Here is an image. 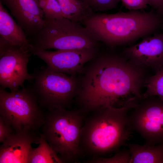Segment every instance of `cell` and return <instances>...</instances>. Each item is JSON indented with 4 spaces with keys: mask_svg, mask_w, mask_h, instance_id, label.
<instances>
[{
    "mask_svg": "<svg viewBox=\"0 0 163 163\" xmlns=\"http://www.w3.org/2000/svg\"><path fill=\"white\" fill-rule=\"evenodd\" d=\"M81 81L78 101L85 113L101 107L134 108L142 98L143 67L122 55L98 54Z\"/></svg>",
    "mask_w": 163,
    "mask_h": 163,
    "instance_id": "cell-1",
    "label": "cell"
},
{
    "mask_svg": "<svg viewBox=\"0 0 163 163\" xmlns=\"http://www.w3.org/2000/svg\"><path fill=\"white\" fill-rule=\"evenodd\" d=\"M129 110L126 107H104L86 117L79 143L81 156H90V161L126 145L134 130L128 113Z\"/></svg>",
    "mask_w": 163,
    "mask_h": 163,
    "instance_id": "cell-2",
    "label": "cell"
},
{
    "mask_svg": "<svg viewBox=\"0 0 163 163\" xmlns=\"http://www.w3.org/2000/svg\"><path fill=\"white\" fill-rule=\"evenodd\" d=\"M163 22L157 12L139 10L112 14L94 12L81 24L99 41L114 47L150 35Z\"/></svg>",
    "mask_w": 163,
    "mask_h": 163,
    "instance_id": "cell-3",
    "label": "cell"
},
{
    "mask_svg": "<svg viewBox=\"0 0 163 163\" xmlns=\"http://www.w3.org/2000/svg\"><path fill=\"white\" fill-rule=\"evenodd\" d=\"M86 113L80 109L47 111L40 134L62 163L76 161L81 156L79 145Z\"/></svg>",
    "mask_w": 163,
    "mask_h": 163,
    "instance_id": "cell-4",
    "label": "cell"
},
{
    "mask_svg": "<svg viewBox=\"0 0 163 163\" xmlns=\"http://www.w3.org/2000/svg\"><path fill=\"white\" fill-rule=\"evenodd\" d=\"M29 40L32 54L37 50H75L98 47L99 42L81 24L64 17L45 18L41 30Z\"/></svg>",
    "mask_w": 163,
    "mask_h": 163,
    "instance_id": "cell-5",
    "label": "cell"
},
{
    "mask_svg": "<svg viewBox=\"0 0 163 163\" xmlns=\"http://www.w3.org/2000/svg\"><path fill=\"white\" fill-rule=\"evenodd\" d=\"M29 85L40 106L47 111L68 109L79 93L81 81L75 76L42 66L35 68Z\"/></svg>",
    "mask_w": 163,
    "mask_h": 163,
    "instance_id": "cell-6",
    "label": "cell"
},
{
    "mask_svg": "<svg viewBox=\"0 0 163 163\" xmlns=\"http://www.w3.org/2000/svg\"><path fill=\"white\" fill-rule=\"evenodd\" d=\"M29 85L8 92L0 87V117L15 132H38L46 113Z\"/></svg>",
    "mask_w": 163,
    "mask_h": 163,
    "instance_id": "cell-7",
    "label": "cell"
},
{
    "mask_svg": "<svg viewBox=\"0 0 163 163\" xmlns=\"http://www.w3.org/2000/svg\"><path fill=\"white\" fill-rule=\"evenodd\" d=\"M30 50L12 45L0 38V87L9 88L11 91L23 87L26 80L33 78L27 69Z\"/></svg>",
    "mask_w": 163,
    "mask_h": 163,
    "instance_id": "cell-8",
    "label": "cell"
},
{
    "mask_svg": "<svg viewBox=\"0 0 163 163\" xmlns=\"http://www.w3.org/2000/svg\"><path fill=\"white\" fill-rule=\"evenodd\" d=\"M130 115L133 130L146 144L163 143V100L156 96L142 98Z\"/></svg>",
    "mask_w": 163,
    "mask_h": 163,
    "instance_id": "cell-9",
    "label": "cell"
},
{
    "mask_svg": "<svg viewBox=\"0 0 163 163\" xmlns=\"http://www.w3.org/2000/svg\"><path fill=\"white\" fill-rule=\"evenodd\" d=\"M98 47L50 51L37 50L33 54L43 60L54 71L75 76L84 71V66L98 54Z\"/></svg>",
    "mask_w": 163,
    "mask_h": 163,
    "instance_id": "cell-10",
    "label": "cell"
},
{
    "mask_svg": "<svg viewBox=\"0 0 163 163\" xmlns=\"http://www.w3.org/2000/svg\"><path fill=\"white\" fill-rule=\"evenodd\" d=\"M10 11L28 40L35 36L43 25L45 17L37 0H0Z\"/></svg>",
    "mask_w": 163,
    "mask_h": 163,
    "instance_id": "cell-11",
    "label": "cell"
},
{
    "mask_svg": "<svg viewBox=\"0 0 163 163\" xmlns=\"http://www.w3.org/2000/svg\"><path fill=\"white\" fill-rule=\"evenodd\" d=\"M122 55L138 66L156 70L163 67V33L143 38L139 43L125 48Z\"/></svg>",
    "mask_w": 163,
    "mask_h": 163,
    "instance_id": "cell-12",
    "label": "cell"
},
{
    "mask_svg": "<svg viewBox=\"0 0 163 163\" xmlns=\"http://www.w3.org/2000/svg\"><path fill=\"white\" fill-rule=\"evenodd\" d=\"M38 132L30 131L14 132L2 143L0 163H29L33 143L39 144Z\"/></svg>",
    "mask_w": 163,
    "mask_h": 163,
    "instance_id": "cell-13",
    "label": "cell"
},
{
    "mask_svg": "<svg viewBox=\"0 0 163 163\" xmlns=\"http://www.w3.org/2000/svg\"><path fill=\"white\" fill-rule=\"evenodd\" d=\"M0 38L12 45L30 50L32 53V46L24 31L0 2Z\"/></svg>",
    "mask_w": 163,
    "mask_h": 163,
    "instance_id": "cell-14",
    "label": "cell"
},
{
    "mask_svg": "<svg viewBox=\"0 0 163 163\" xmlns=\"http://www.w3.org/2000/svg\"><path fill=\"white\" fill-rule=\"evenodd\" d=\"M126 145L130 154V163H163V143Z\"/></svg>",
    "mask_w": 163,
    "mask_h": 163,
    "instance_id": "cell-15",
    "label": "cell"
},
{
    "mask_svg": "<svg viewBox=\"0 0 163 163\" xmlns=\"http://www.w3.org/2000/svg\"><path fill=\"white\" fill-rule=\"evenodd\" d=\"M63 17L81 24L94 12L80 0H57Z\"/></svg>",
    "mask_w": 163,
    "mask_h": 163,
    "instance_id": "cell-16",
    "label": "cell"
},
{
    "mask_svg": "<svg viewBox=\"0 0 163 163\" xmlns=\"http://www.w3.org/2000/svg\"><path fill=\"white\" fill-rule=\"evenodd\" d=\"M40 135L39 145L37 148H33L29 158V163H62L45 139Z\"/></svg>",
    "mask_w": 163,
    "mask_h": 163,
    "instance_id": "cell-17",
    "label": "cell"
},
{
    "mask_svg": "<svg viewBox=\"0 0 163 163\" xmlns=\"http://www.w3.org/2000/svg\"><path fill=\"white\" fill-rule=\"evenodd\" d=\"M156 70L155 75L145 81L146 90L142 94L143 98L156 96L163 100V67Z\"/></svg>",
    "mask_w": 163,
    "mask_h": 163,
    "instance_id": "cell-18",
    "label": "cell"
},
{
    "mask_svg": "<svg viewBox=\"0 0 163 163\" xmlns=\"http://www.w3.org/2000/svg\"><path fill=\"white\" fill-rule=\"evenodd\" d=\"M46 19H56L63 17L57 0H37Z\"/></svg>",
    "mask_w": 163,
    "mask_h": 163,
    "instance_id": "cell-19",
    "label": "cell"
},
{
    "mask_svg": "<svg viewBox=\"0 0 163 163\" xmlns=\"http://www.w3.org/2000/svg\"><path fill=\"white\" fill-rule=\"evenodd\" d=\"M94 12L116 8L120 0H80Z\"/></svg>",
    "mask_w": 163,
    "mask_h": 163,
    "instance_id": "cell-20",
    "label": "cell"
},
{
    "mask_svg": "<svg viewBox=\"0 0 163 163\" xmlns=\"http://www.w3.org/2000/svg\"><path fill=\"white\" fill-rule=\"evenodd\" d=\"M130 154L128 149L123 151L110 158H101L89 161L91 163H130Z\"/></svg>",
    "mask_w": 163,
    "mask_h": 163,
    "instance_id": "cell-21",
    "label": "cell"
},
{
    "mask_svg": "<svg viewBox=\"0 0 163 163\" xmlns=\"http://www.w3.org/2000/svg\"><path fill=\"white\" fill-rule=\"evenodd\" d=\"M122 5L129 11L143 10L148 5V0H120Z\"/></svg>",
    "mask_w": 163,
    "mask_h": 163,
    "instance_id": "cell-22",
    "label": "cell"
},
{
    "mask_svg": "<svg viewBox=\"0 0 163 163\" xmlns=\"http://www.w3.org/2000/svg\"><path fill=\"white\" fill-rule=\"evenodd\" d=\"M14 132L12 127L0 117V142L2 143L6 138Z\"/></svg>",
    "mask_w": 163,
    "mask_h": 163,
    "instance_id": "cell-23",
    "label": "cell"
},
{
    "mask_svg": "<svg viewBox=\"0 0 163 163\" xmlns=\"http://www.w3.org/2000/svg\"><path fill=\"white\" fill-rule=\"evenodd\" d=\"M148 5L160 14H163V0H148Z\"/></svg>",
    "mask_w": 163,
    "mask_h": 163,
    "instance_id": "cell-24",
    "label": "cell"
}]
</instances>
